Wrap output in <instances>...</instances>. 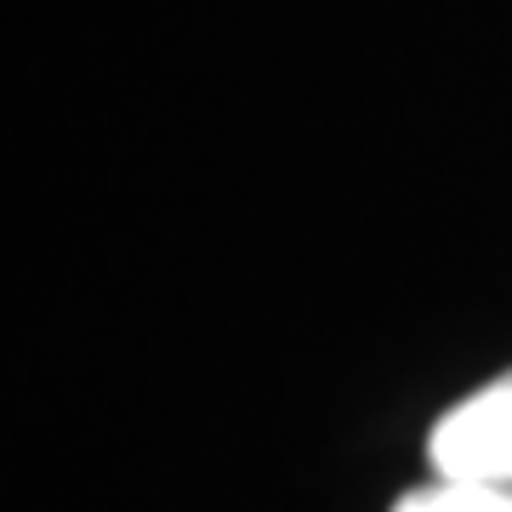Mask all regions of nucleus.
<instances>
[{
    "label": "nucleus",
    "instance_id": "f257e3e1",
    "mask_svg": "<svg viewBox=\"0 0 512 512\" xmlns=\"http://www.w3.org/2000/svg\"><path fill=\"white\" fill-rule=\"evenodd\" d=\"M427 461H433V478H450V484L512 490V370L467 393L433 427Z\"/></svg>",
    "mask_w": 512,
    "mask_h": 512
},
{
    "label": "nucleus",
    "instance_id": "f03ea898",
    "mask_svg": "<svg viewBox=\"0 0 512 512\" xmlns=\"http://www.w3.org/2000/svg\"><path fill=\"white\" fill-rule=\"evenodd\" d=\"M393 512H512V490H484V484H450L433 478L410 490Z\"/></svg>",
    "mask_w": 512,
    "mask_h": 512
}]
</instances>
